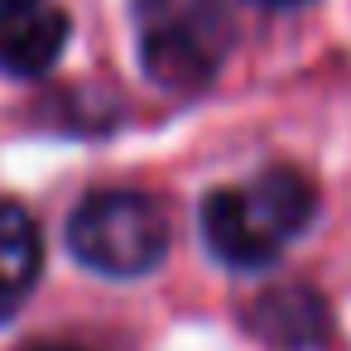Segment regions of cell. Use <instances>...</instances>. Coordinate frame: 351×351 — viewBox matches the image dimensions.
I'll list each match as a JSON object with an SVG mask.
<instances>
[{
    "label": "cell",
    "instance_id": "cell-1",
    "mask_svg": "<svg viewBox=\"0 0 351 351\" xmlns=\"http://www.w3.org/2000/svg\"><path fill=\"white\" fill-rule=\"evenodd\" d=\"M317 217V188L293 164H269L250 183L212 188L197 207V231L226 269L274 265Z\"/></svg>",
    "mask_w": 351,
    "mask_h": 351
},
{
    "label": "cell",
    "instance_id": "cell-2",
    "mask_svg": "<svg viewBox=\"0 0 351 351\" xmlns=\"http://www.w3.org/2000/svg\"><path fill=\"white\" fill-rule=\"evenodd\" d=\"M145 73L169 92H202L236 49L231 0H135Z\"/></svg>",
    "mask_w": 351,
    "mask_h": 351
},
{
    "label": "cell",
    "instance_id": "cell-3",
    "mask_svg": "<svg viewBox=\"0 0 351 351\" xmlns=\"http://www.w3.org/2000/svg\"><path fill=\"white\" fill-rule=\"evenodd\" d=\"M68 250L106 279H140L169 255V212L140 188L87 193L68 217Z\"/></svg>",
    "mask_w": 351,
    "mask_h": 351
},
{
    "label": "cell",
    "instance_id": "cell-4",
    "mask_svg": "<svg viewBox=\"0 0 351 351\" xmlns=\"http://www.w3.org/2000/svg\"><path fill=\"white\" fill-rule=\"evenodd\" d=\"M73 20L58 0H0V73L44 77L68 49Z\"/></svg>",
    "mask_w": 351,
    "mask_h": 351
},
{
    "label": "cell",
    "instance_id": "cell-5",
    "mask_svg": "<svg viewBox=\"0 0 351 351\" xmlns=\"http://www.w3.org/2000/svg\"><path fill=\"white\" fill-rule=\"evenodd\" d=\"M245 327L269 351H313L332 332V308L308 284H279L245 308Z\"/></svg>",
    "mask_w": 351,
    "mask_h": 351
},
{
    "label": "cell",
    "instance_id": "cell-6",
    "mask_svg": "<svg viewBox=\"0 0 351 351\" xmlns=\"http://www.w3.org/2000/svg\"><path fill=\"white\" fill-rule=\"evenodd\" d=\"M39 269H44V241L34 217L20 202L0 197V322H10L25 308V298L39 284Z\"/></svg>",
    "mask_w": 351,
    "mask_h": 351
},
{
    "label": "cell",
    "instance_id": "cell-7",
    "mask_svg": "<svg viewBox=\"0 0 351 351\" xmlns=\"http://www.w3.org/2000/svg\"><path fill=\"white\" fill-rule=\"evenodd\" d=\"M255 5H308V0H255Z\"/></svg>",
    "mask_w": 351,
    "mask_h": 351
},
{
    "label": "cell",
    "instance_id": "cell-8",
    "mask_svg": "<svg viewBox=\"0 0 351 351\" xmlns=\"http://www.w3.org/2000/svg\"><path fill=\"white\" fill-rule=\"evenodd\" d=\"M49 351H77V346H49Z\"/></svg>",
    "mask_w": 351,
    "mask_h": 351
}]
</instances>
